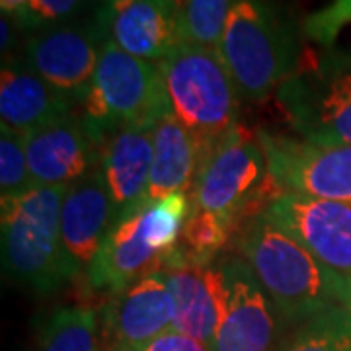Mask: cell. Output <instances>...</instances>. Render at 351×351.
Wrapping results in <instances>:
<instances>
[{
	"label": "cell",
	"mask_w": 351,
	"mask_h": 351,
	"mask_svg": "<svg viewBox=\"0 0 351 351\" xmlns=\"http://www.w3.org/2000/svg\"><path fill=\"white\" fill-rule=\"evenodd\" d=\"M234 250L291 328L343 302L346 283L265 213L240 228Z\"/></svg>",
	"instance_id": "obj_1"
},
{
	"label": "cell",
	"mask_w": 351,
	"mask_h": 351,
	"mask_svg": "<svg viewBox=\"0 0 351 351\" xmlns=\"http://www.w3.org/2000/svg\"><path fill=\"white\" fill-rule=\"evenodd\" d=\"M66 188L36 186L0 201L2 271L36 293H51L76 279L64 254L61 207Z\"/></svg>",
	"instance_id": "obj_2"
},
{
	"label": "cell",
	"mask_w": 351,
	"mask_h": 351,
	"mask_svg": "<svg viewBox=\"0 0 351 351\" xmlns=\"http://www.w3.org/2000/svg\"><path fill=\"white\" fill-rule=\"evenodd\" d=\"M170 112L199 145V166L239 125L240 90L219 49L182 41L158 63Z\"/></svg>",
	"instance_id": "obj_3"
},
{
	"label": "cell",
	"mask_w": 351,
	"mask_h": 351,
	"mask_svg": "<svg viewBox=\"0 0 351 351\" xmlns=\"http://www.w3.org/2000/svg\"><path fill=\"white\" fill-rule=\"evenodd\" d=\"M189 213L188 193H174L117 221L88 267V285L112 297L156 269L180 244Z\"/></svg>",
	"instance_id": "obj_4"
},
{
	"label": "cell",
	"mask_w": 351,
	"mask_h": 351,
	"mask_svg": "<svg viewBox=\"0 0 351 351\" xmlns=\"http://www.w3.org/2000/svg\"><path fill=\"white\" fill-rule=\"evenodd\" d=\"M219 53L244 100L277 94L299 64L295 34L265 0H239L219 41Z\"/></svg>",
	"instance_id": "obj_5"
},
{
	"label": "cell",
	"mask_w": 351,
	"mask_h": 351,
	"mask_svg": "<svg viewBox=\"0 0 351 351\" xmlns=\"http://www.w3.org/2000/svg\"><path fill=\"white\" fill-rule=\"evenodd\" d=\"M277 193L258 135L239 123L201 162L189 203L191 211L221 215L242 228Z\"/></svg>",
	"instance_id": "obj_6"
},
{
	"label": "cell",
	"mask_w": 351,
	"mask_h": 351,
	"mask_svg": "<svg viewBox=\"0 0 351 351\" xmlns=\"http://www.w3.org/2000/svg\"><path fill=\"white\" fill-rule=\"evenodd\" d=\"M80 106L84 121L101 145L123 127L156 125L170 113L158 63L129 55L112 39L101 47L92 84Z\"/></svg>",
	"instance_id": "obj_7"
},
{
	"label": "cell",
	"mask_w": 351,
	"mask_h": 351,
	"mask_svg": "<svg viewBox=\"0 0 351 351\" xmlns=\"http://www.w3.org/2000/svg\"><path fill=\"white\" fill-rule=\"evenodd\" d=\"M276 100L297 137L351 145V53L330 47L299 59Z\"/></svg>",
	"instance_id": "obj_8"
},
{
	"label": "cell",
	"mask_w": 351,
	"mask_h": 351,
	"mask_svg": "<svg viewBox=\"0 0 351 351\" xmlns=\"http://www.w3.org/2000/svg\"><path fill=\"white\" fill-rule=\"evenodd\" d=\"M256 135L279 193L351 203V145H318L267 129Z\"/></svg>",
	"instance_id": "obj_9"
},
{
	"label": "cell",
	"mask_w": 351,
	"mask_h": 351,
	"mask_svg": "<svg viewBox=\"0 0 351 351\" xmlns=\"http://www.w3.org/2000/svg\"><path fill=\"white\" fill-rule=\"evenodd\" d=\"M110 29L96 16L88 22H66L29 34L20 61L53 90L80 106Z\"/></svg>",
	"instance_id": "obj_10"
},
{
	"label": "cell",
	"mask_w": 351,
	"mask_h": 351,
	"mask_svg": "<svg viewBox=\"0 0 351 351\" xmlns=\"http://www.w3.org/2000/svg\"><path fill=\"white\" fill-rule=\"evenodd\" d=\"M225 308L211 351H277L289 322L239 254L219 256Z\"/></svg>",
	"instance_id": "obj_11"
},
{
	"label": "cell",
	"mask_w": 351,
	"mask_h": 351,
	"mask_svg": "<svg viewBox=\"0 0 351 351\" xmlns=\"http://www.w3.org/2000/svg\"><path fill=\"white\" fill-rule=\"evenodd\" d=\"M166 276L174 306L172 330L209 348L225 308V285L219 258L207 260L189 252L182 242L156 265Z\"/></svg>",
	"instance_id": "obj_12"
},
{
	"label": "cell",
	"mask_w": 351,
	"mask_h": 351,
	"mask_svg": "<svg viewBox=\"0 0 351 351\" xmlns=\"http://www.w3.org/2000/svg\"><path fill=\"white\" fill-rule=\"evenodd\" d=\"M263 213L343 283L351 279V203L277 193Z\"/></svg>",
	"instance_id": "obj_13"
},
{
	"label": "cell",
	"mask_w": 351,
	"mask_h": 351,
	"mask_svg": "<svg viewBox=\"0 0 351 351\" xmlns=\"http://www.w3.org/2000/svg\"><path fill=\"white\" fill-rule=\"evenodd\" d=\"M174 306L166 276L152 269L117 295L100 314L98 351H143L172 330Z\"/></svg>",
	"instance_id": "obj_14"
},
{
	"label": "cell",
	"mask_w": 351,
	"mask_h": 351,
	"mask_svg": "<svg viewBox=\"0 0 351 351\" xmlns=\"http://www.w3.org/2000/svg\"><path fill=\"white\" fill-rule=\"evenodd\" d=\"M36 186L69 188L101 166V141L76 112L24 133Z\"/></svg>",
	"instance_id": "obj_15"
},
{
	"label": "cell",
	"mask_w": 351,
	"mask_h": 351,
	"mask_svg": "<svg viewBox=\"0 0 351 351\" xmlns=\"http://www.w3.org/2000/svg\"><path fill=\"white\" fill-rule=\"evenodd\" d=\"M113 225V201L100 166L71 184L63 197L61 237L76 277L88 271Z\"/></svg>",
	"instance_id": "obj_16"
},
{
	"label": "cell",
	"mask_w": 351,
	"mask_h": 351,
	"mask_svg": "<svg viewBox=\"0 0 351 351\" xmlns=\"http://www.w3.org/2000/svg\"><path fill=\"white\" fill-rule=\"evenodd\" d=\"M154 127L127 125L113 133L101 149V170L106 176L115 211V223L149 203Z\"/></svg>",
	"instance_id": "obj_17"
},
{
	"label": "cell",
	"mask_w": 351,
	"mask_h": 351,
	"mask_svg": "<svg viewBox=\"0 0 351 351\" xmlns=\"http://www.w3.org/2000/svg\"><path fill=\"white\" fill-rule=\"evenodd\" d=\"M110 39L133 57L160 63L184 41L182 0H135L113 16Z\"/></svg>",
	"instance_id": "obj_18"
},
{
	"label": "cell",
	"mask_w": 351,
	"mask_h": 351,
	"mask_svg": "<svg viewBox=\"0 0 351 351\" xmlns=\"http://www.w3.org/2000/svg\"><path fill=\"white\" fill-rule=\"evenodd\" d=\"M76 104L32 73L20 59L2 64L0 125L27 133L75 112Z\"/></svg>",
	"instance_id": "obj_19"
},
{
	"label": "cell",
	"mask_w": 351,
	"mask_h": 351,
	"mask_svg": "<svg viewBox=\"0 0 351 351\" xmlns=\"http://www.w3.org/2000/svg\"><path fill=\"white\" fill-rule=\"evenodd\" d=\"M199 145L186 127L166 113L154 127L149 199H162L174 193H189L199 170Z\"/></svg>",
	"instance_id": "obj_20"
},
{
	"label": "cell",
	"mask_w": 351,
	"mask_h": 351,
	"mask_svg": "<svg viewBox=\"0 0 351 351\" xmlns=\"http://www.w3.org/2000/svg\"><path fill=\"white\" fill-rule=\"evenodd\" d=\"M100 318L90 306L57 308L43 322L38 351H98Z\"/></svg>",
	"instance_id": "obj_21"
},
{
	"label": "cell",
	"mask_w": 351,
	"mask_h": 351,
	"mask_svg": "<svg viewBox=\"0 0 351 351\" xmlns=\"http://www.w3.org/2000/svg\"><path fill=\"white\" fill-rule=\"evenodd\" d=\"M277 351H351V316L341 306H330L289 330Z\"/></svg>",
	"instance_id": "obj_22"
},
{
	"label": "cell",
	"mask_w": 351,
	"mask_h": 351,
	"mask_svg": "<svg viewBox=\"0 0 351 351\" xmlns=\"http://www.w3.org/2000/svg\"><path fill=\"white\" fill-rule=\"evenodd\" d=\"M237 2L239 0H182L184 41L217 49Z\"/></svg>",
	"instance_id": "obj_23"
},
{
	"label": "cell",
	"mask_w": 351,
	"mask_h": 351,
	"mask_svg": "<svg viewBox=\"0 0 351 351\" xmlns=\"http://www.w3.org/2000/svg\"><path fill=\"white\" fill-rule=\"evenodd\" d=\"M239 232L240 226L221 215L191 211L180 242L195 256L217 260L225 254L226 246L237 240Z\"/></svg>",
	"instance_id": "obj_24"
},
{
	"label": "cell",
	"mask_w": 351,
	"mask_h": 351,
	"mask_svg": "<svg viewBox=\"0 0 351 351\" xmlns=\"http://www.w3.org/2000/svg\"><path fill=\"white\" fill-rule=\"evenodd\" d=\"M36 188L27 154L24 133L0 125V201L14 199Z\"/></svg>",
	"instance_id": "obj_25"
},
{
	"label": "cell",
	"mask_w": 351,
	"mask_h": 351,
	"mask_svg": "<svg viewBox=\"0 0 351 351\" xmlns=\"http://www.w3.org/2000/svg\"><path fill=\"white\" fill-rule=\"evenodd\" d=\"M86 4H90L88 0H27L24 8L14 14L12 20L20 32L34 34L45 27L73 22Z\"/></svg>",
	"instance_id": "obj_26"
},
{
	"label": "cell",
	"mask_w": 351,
	"mask_h": 351,
	"mask_svg": "<svg viewBox=\"0 0 351 351\" xmlns=\"http://www.w3.org/2000/svg\"><path fill=\"white\" fill-rule=\"evenodd\" d=\"M348 24H351V0H332L304 20L302 32L320 47L330 49Z\"/></svg>",
	"instance_id": "obj_27"
},
{
	"label": "cell",
	"mask_w": 351,
	"mask_h": 351,
	"mask_svg": "<svg viewBox=\"0 0 351 351\" xmlns=\"http://www.w3.org/2000/svg\"><path fill=\"white\" fill-rule=\"evenodd\" d=\"M143 351H209V348H205L201 341L189 338L186 334L168 330L166 334L151 341Z\"/></svg>",
	"instance_id": "obj_28"
},
{
	"label": "cell",
	"mask_w": 351,
	"mask_h": 351,
	"mask_svg": "<svg viewBox=\"0 0 351 351\" xmlns=\"http://www.w3.org/2000/svg\"><path fill=\"white\" fill-rule=\"evenodd\" d=\"M88 2L96 8V10H94V16L110 29L113 16L119 14L121 10H125L127 6L133 4L135 0H88Z\"/></svg>",
	"instance_id": "obj_29"
},
{
	"label": "cell",
	"mask_w": 351,
	"mask_h": 351,
	"mask_svg": "<svg viewBox=\"0 0 351 351\" xmlns=\"http://www.w3.org/2000/svg\"><path fill=\"white\" fill-rule=\"evenodd\" d=\"M14 20L12 16L8 14H2V22H0V27H2V53L6 51H12L14 47V39H16V34H14Z\"/></svg>",
	"instance_id": "obj_30"
},
{
	"label": "cell",
	"mask_w": 351,
	"mask_h": 351,
	"mask_svg": "<svg viewBox=\"0 0 351 351\" xmlns=\"http://www.w3.org/2000/svg\"><path fill=\"white\" fill-rule=\"evenodd\" d=\"M341 306H343L351 316V279L346 283V291H343V302H341Z\"/></svg>",
	"instance_id": "obj_31"
}]
</instances>
